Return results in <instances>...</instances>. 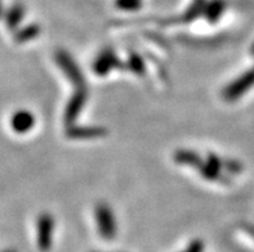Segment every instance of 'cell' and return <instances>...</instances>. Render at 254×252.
Listing matches in <instances>:
<instances>
[{
    "mask_svg": "<svg viewBox=\"0 0 254 252\" xmlns=\"http://www.w3.org/2000/svg\"><path fill=\"white\" fill-rule=\"evenodd\" d=\"M39 34H40V27L38 25L26 26L25 29L17 32L16 36H14V40L19 44H22V43L30 42L32 39H35L36 36H39Z\"/></svg>",
    "mask_w": 254,
    "mask_h": 252,
    "instance_id": "cell-13",
    "label": "cell"
},
{
    "mask_svg": "<svg viewBox=\"0 0 254 252\" xmlns=\"http://www.w3.org/2000/svg\"><path fill=\"white\" fill-rule=\"evenodd\" d=\"M254 85V67L249 70L248 72L243 74L242 76L236 79L235 81H232L225 90H223L222 96L223 99L232 102L236 101L244 94L245 92H248L252 86Z\"/></svg>",
    "mask_w": 254,
    "mask_h": 252,
    "instance_id": "cell-4",
    "label": "cell"
},
{
    "mask_svg": "<svg viewBox=\"0 0 254 252\" xmlns=\"http://www.w3.org/2000/svg\"><path fill=\"white\" fill-rule=\"evenodd\" d=\"M88 99V92L87 89H76L74 93V96L71 97L70 101L67 102V105L64 108V122L66 125V128L72 126L74 122L76 121L77 116L84 108V105L87 103Z\"/></svg>",
    "mask_w": 254,
    "mask_h": 252,
    "instance_id": "cell-5",
    "label": "cell"
},
{
    "mask_svg": "<svg viewBox=\"0 0 254 252\" xmlns=\"http://www.w3.org/2000/svg\"><path fill=\"white\" fill-rule=\"evenodd\" d=\"M55 234V219L51 214L39 215L36 221V242L40 251L48 252L53 245Z\"/></svg>",
    "mask_w": 254,
    "mask_h": 252,
    "instance_id": "cell-3",
    "label": "cell"
},
{
    "mask_svg": "<svg viewBox=\"0 0 254 252\" xmlns=\"http://www.w3.org/2000/svg\"><path fill=\"white\" fill-rule=\"evenodd\" d=\"M173 160L178 163V165H186V166H191L193 169H199L203 163L201 157L190 150H178L174 152Z\"/></svg>",
    "mask_w": 254,
    "mask_h": 252,
    "instance_id": "cell-9",
    "label": "cell"
},
{
    "mask_svg": "<svg viewBox=\"0 0 254 252\" xmlns=\"http://www.w3.org/2000/svg\"><path fill=\"white\" fill-rule=\"evenodd\" d=\"M197 170H199L200 175L203 176L204 179H206V180H209V182H219V180L225 183L227 182L226 179H223L222 174H221V169L214 167L213 165L206 162V161L201 163V166Z\"/></svg>",
    "mask_w": 254,
    "mask_h": 252,
    "instance_id": "cell-11",
    "label": "cell"
},
{
    "mask_svg": "<svg viewBox=\"0 0 254 252\" xmlns=\"http://www.w3.org/2000/svg\"><path fill=\"white\" fill-rule=\"evenodd\" d=\"M225 8H226L225 0H212V1L205 4L203 14L205 16V18L208 19L210 23H214L221 18Z\"/></svg>",
    "mask_w": 254,
    "mask_h": 252,
    "instance_id": "cell-10",
    "label": "cell"
},
{
    "mask_svg": "<svg viewBox=\"0 0 254 252\" xmlns=\"http://www.w3.org/2000/svg\"><path fill=\"white\" fill-rule=\"evenodd\" d=\"M116 6L122 10L133 12V10H137L141 8L142 1L141 0H116Z\"/></svg>",
    "mask_w": 254,
    "mask_h": 252,
    "instance_id": "cell-15",
    "label": "cell"
},
{
    "mask_svg": "<svg viewBox=\"0 0 254 252\" xmlns=\"http://www.w3.org/2000/svg\"><path fill=\"white\" fill-rule=\"evenodd\" d=\"M223 169L227 172H231V174H238V172L242 171V165L238 161L225 160L223 161Z\"/></svg>",
    "mask_w": 254,
    "mask_h": 252,
    "instance_id": "cell-16",
    "label": "cell"
},
{
    "mask_svg": "<svg viewBox=\"0 0 254 252\" xmlns=\"http://www.w3.org/2000/svg\"><path fill=\"white\" fill-rule=\"evenodd\" d=\"M126 67L129 71H132L133 74L137 75V76H143L146 71L145 61H143V58L138 53H132V54L129 55L128 62L126 63Z\"/></svg>",
    "mask_w": 254,
    "mask_h": 252,
    "instance_id": "cell-12",
    "label": "cell"
},
{
    "mask_svg": "<svg viewBox=\"0 0 254 252\" xmlns=\"http://www.w3.org/2000/svg\"><path fill=\"white\" fill-rule=\"evenodd\" d=\"M96 223L101 237L105 240L111 241L116 236V220L113 210L109 204L98 203L96 206Z\"/></svg>",
    "mask_w": 254,
    "mask_h": 252,
    "instance_id": "cell-2",
    "label": "cell"
},
{
    "mask_svg": "<svg viewBox=\"0 0 254 252\" xmlns=\"http://www.w3.org/2000/svg\"><path fill=\"white\" fill-rule=\"evenodd\" d=\"M56 62H57L58 67L64 71L68 80L76 86V89H85V77L83 72L80 71L74 58L68 54L67 51L57 50L56 51Z\"/></svg>",
    "mask_w": 254,
    "mask_h": 252,
    "instance_id": "cell-1",
    "label": "cell"
},
{
    "mask_svg": "<svg viewBox=\"0 0 254 252\" xmlns=\"http://www.w3.org/2000/svg\"><path fill=\"white\" fill-rule=\"evenodd\" d=\"M204 251V243L200 240H193L192 242L189 245L184 252H203Z\"/></svg>",
    "mask_w": 254,
    "mask_h": 252,
    "instance_id": "cell-17",
    "label": "cell"
},
{
    "mask_svg": "<svg viewBox=\"0 0 254 252\" xmlns=\"http://www.w3.org/2000/svg\"><path fill=\"white\" fill-rule=\"evenodd\" d=\"M123 68V63L111 48L103 49L93 63V71L98 76H106L111 70Z\"/></svg>",
    "mask_w": 254,
    "mask_h": 252,
    "instance_id": "cell-6",
    "label": "cell"
},
{
    "mask_svg": "<svg viewBox=\"0 0 254 252\" xmlns=\"http://www.w3.org/2000/svg\"><path fill=\"white\" fill-rule=\"evenodd\" d=\"M4 252H17V251H14V250H6V251Z\"/></svg>",
    "mask_w": 254,
    "mask_h": 252,
    "instance_id": "cell-18",
    "label": "cell"
},
{
    "mask_svg": "<svg viewBox=\"0 0 254 252\" xmlns=\"http://www.w3.org/2000/svg\"><path fill=\"white\" fill-rule=\"evenodd\" d=\"M23 18V8L22 6H14L9 12L8 17H6V25L9 29H16L18 23L22 21Z\"/></svg>",
    "mask_w": 254,
    "mask_h": 252,
    "instance_id": "cell-14",
    "label": "cell"
},
{
    "mask_svg": "<svg viewBox=\"0 0 254 252\" xmlns=\"http://www.w3.org/2000/svg\"><path fill=\"white\" fill-rule=\"evenodd\" d=\"M109 130L103 126H68L66 129V137L74 141H90L106 137Z\"/></svg>",
    "mask_w": 254,
    "mask_h": 252,
    "instance_id": "cell-7",
    "label": "cell"
},
{
    "mask_svg": "<svg viewBox=\"0 0 254 252\" xmlns=\"http://www.w3.org/2000/svg\"><path fill=\"white\" fill-rule=\"evenodd\" d=\"M12 129L18 134H25L27 131L31 130L35 125V116L27 109H19L14 112L10 120Z\"/></svg>",
    "mask_w": 254,
    "mask_h": 252,
    "instance_id": "cell-8",
    "label": "cell"
}]
</instances>
